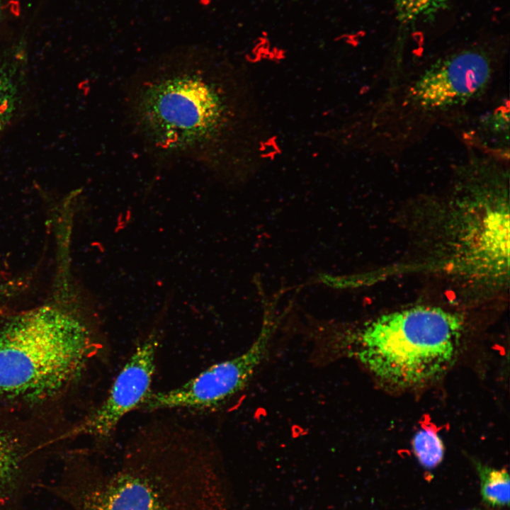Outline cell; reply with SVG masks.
Instances as JSON below:
<instances>
[{
  "instance_id": "cell-1",
  "label": "cell",
  "mask_w": 510,
  "mask_h": 510,
  "mask_svg": "<svg viewBox=\"0 0 510 510\" xmlns=\"http://www.w3.org/2000/svg\"><path fill=\"white\" fill-rule=\"evenodd\" d=\"M232 77L198 62L154 66L132 81L129 118L159 156L219 163L237 120Z\"/></svg>"
},
{
  "instance_id": "cell-2",
  "label": "cell",
  "mask_w": 510,
  "mask_h": 510,
  "mask_svg": "<svg viewBox=\"0 0 510 510\" xmlns=\"http://www.w3.org/2000/svg\"><path fill=\"white\" fill-rule=\"evenodd\" d=\"M211 465L198 431L149 425L84 491L79 510H212Z\"/></svg>"
},
{
  "instance_id": "cell-3",
  "label": "cell",
  "mask_w": 510,
  "mask_h": 510,
  "mask_svg": "<svg viewBox=\"0 0 510 510\" xmlns=\"http://www.w3.org/2000/svg\"><path fill=\"white\" fill-rule=\"evenodd\" d=\"M98 344L74 312L44 305L13 318L0 331V392L51 395L75 379Z\"/></svg>"
},
{
  "instance_id": "cell-4",
  "label": "cell",
  "mask_w": 510,
  "mask_h": 510,
  "mask_svg": "<svg viewBox=\"0 0 510 510\" xmlns=\"http://www.w3.org/2000/svg\"><path fill=\"white\" fill-rule=\"evenodd\" d=\"M463 329L456 314L416 307L375 319L350 341L329 339L324 344L352 341L346 351L375 378L408 388L436 379L450 366L459 351Z\"/></svg>"
},
{
  "instance_id": "cell-5",
  "label": "cell",
  "mask_w": 510,
  "mask_h": 510,
  "mask_svg": "<svg viewBox=\"0 0 510 510\" xmlns=\"http://www.w3.org/2000/svg\"><path fill=\"white\" fill-rule=\"evenodd\" d=\"M275 329L274 322L266 318L259 335L244 352L210 366L180 386L151 392L139 409L210 411L221 407L246 388L267 358Z\"/></svg>"
},
{
  "instance_id": "cell-6",
  "label": "cell",
  "mask_w": 510,
  "mask_h": 510,
  "mask_svg": "<svg viewBox=\"0 0 510 510\" xmlns=\"http://www.w3.org/2000/svg\"><path fill=\"white\" fill-rule=\"evenodd\" d=\"M158 334L152 332L140 343L113 382L106 399L66 436L108 439L122 419L139 409L151 391L156 368Z\"/></svg>"
},
{
  "instance_id": "cell-7",
  "label": "cell",
  "mask_w": 510,
  "mask_h": 510,
  "mask_svg": "<svg viewBox=\"0 0 510 510\" xmlns=\"http://www.w3.org/2000/svg\"><path fill=\"white\" fill-rule=\"evenodd\" d=\"M492 68L489 58L480 50L455 52L426 69L411 86L409 97L427 110L463 105L487 88Z\"/></svg>"
},
{
  "instance_id": "cell-8",
  "label": "cell",
  "mask_w": 510,
  "mask_h": 510,
  "mask_svg": "<svg viewBox=\"0 0 510 510\" xmlns=\"http://www.w3.org/2000/svg\"><path fill=\"white\" fill-rule=\"evenodd\" d=\"M23 56L18 54L0 60V135L17 108L23 79Z\"/></svg>"
},
{
  "instance_id": "cell-9",
  "label": "cell",
  "mask_w": 510,
  "mask_h": 510,
  "mask_svg": "<svg viewBox=\"0 0 510 510\" xmlns=\"http://www.w3.org/2000/svg\"><path fill=\"white\" fill-rule=\"evenodd\" d=\"M475 466L480 477V493L483 501L494 507L509 506L510 480L507 470L481 463H476Z\"/></svg>"
},
{
  "instance_id": "cell-10",
  "label": "cell",
  "mask_w": 510,
  "mask_h": 510,
  "mask_svg": "<svg viewBox=\"0 0 510 510\" xmlns=\"http://www.w3.org/2000/svg\"><path fill=\"white\" fill-rule=\"evenodd\" d=\"M414 454L424 468L433 469L443 460L444 446L437 433L431 429L418 431L412 441Z\"/></svg>"
},
{
  "instance_id": "cell-11",
  "label": "cell",
  "mask_w": 510,
  "mask_h": 510,
  "mask_svg": "<svg viewBox=\"0 0 510 510\" xmlns=\"http://www.w3.org/2000/svg\"><path fill=\"white\" fill-rule=\"evenodd\" d=\"M448 0H395L397 19L403 23L431 20L448 6Z\"/></svg>"
},
{
  "instance_id": "cell-12",
  "label": "cell",
  "mask_w": 510,
  "mask_h": 510,
  "mask_svg": "<svg viewBox=\"0 0 510 510\" xmlns=\"http://www.w3.org/2000/svg\"><path fill=\"white\" fill-rule=\"evenodd\" d=\"M15 467V454L9 443L0 436V493L10 483Z\"/></svg>"
},
{
  "instance_id": "cell-13",
  "label": "cell",
  "mask_w": 510,
  "mask_h": 510,
  "mask_svg": "<svg viewBox=\"0 0 510 510\" xmlns=\"http://www.w3.org/2000/svg\"><path fill=\"white\" fill-rule=\"evenodd\" d=\"M18 289L16 283H6L0 284V302L12 295L14 290Z\"/></svg>"
},
{
  "instance_id": "cell-14",
  "label": "cell",
  "mask_w": 510,
  "mask_h": 510,
  "mask_svg": "<svg viewBox=\"0 0 510 510\" xmlns=\"http://www.w3.org/2000/svg\"><path fill=\"white\" fill-rule=\"evenodd\" d=\"M0 17H1V8H0Z\"/></svg>"
},
{
  "instance_id": "cell-15",
  "label": "cell",
  "mask_w": 510,
  "mask_h": 510,
  "mask_svg": "<svg viewBox=\"0 0 510 510\" xmlns=\"http://www.w3.org/2000/svg\"><path fill=\"white\" fill-rule=\"evenodd\" d=\"M472 510H478V509H472Z\"/></svg>"
}]
</instances>
